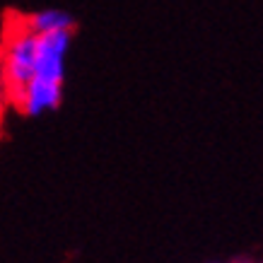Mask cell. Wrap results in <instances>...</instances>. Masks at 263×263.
<instances>
[{
  "mask_svg": "<svg viewBox=\"0 0 263 263\" xmlns=\"http://www.w3.org/2000/svg\"><path fill=\"white\" fill-rule=\"evenodd\" d=\"M36 34L24 29L5 48V87L10 97L22 106L27 87L36 78Z\"/></svg>",
  "mask_w": 263,
  "mask_h": 263,
  "instance_id": "1",
  "label": "cell"
},
{
  "mask_svg": "<svg viewBox=\"0 0 263 263\" xmlns=\"http://www.w3.org/2000/svg\"><path fill=\"white\" fill-rule=\"evenodd\" d=\"M36 78L46 82L63 85L65 51L70 46L72 32L36 34Z\"/></svg>",
  "mask_w": 263,
  "mask_h": 263,
  "instance_id": "2",
  "label": "cell"
},
{
  "mask_svg": "<svg viewBox=\"0 0 263 263\" xmlns=\"http://www.w3.org/2000/svg\"><path fill=\"white\" fill-rule=\"evenodd\" d=\"M24 27L34 34H51V32H72L75 20L63 10H39L24 20Z\"/></svg>",
  "mask_w": 263,
  "mask_h": 263,
  "instance_id": "3",
  "label": "cell"
},
{
  "mask_svg": "<svg viewBox=\"0 0 263 263\" xmlns=\"http://www.w3.org/2000/svg\"><path fill=\"white\" fill-rule=\"evenodd\" d=\"M234 263H249V261H234Z\"/></svg>",
  "mask_w": 263,
  "mask_h": 263,
  "instance_id": "4",
  "label": "cell"
}]
</instances>
